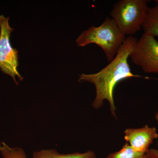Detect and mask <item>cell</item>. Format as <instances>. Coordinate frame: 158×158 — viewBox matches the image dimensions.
I'll use <instances>...</instances> for the list:
<instances>
[{"label":"cell","mask_w":158,"mask_h":158,"mask_svg":"<svg viewBox=\"0 0 158 158\" xmlns=\"http://www.w3.org/2000/svg\"><path fill=\"white\" fill-rule=\"evenodd\" d=\"M130 57L146 73H158V42L152 35L144 33L136 41Z\"/></svg>","instance_id":"obj_5"},{"label":"cell","mask_w":158,"mask_h":158,"mask_svg":"<svg viewBox=\"0 0 158 158\" xmlns=\"http://www.w3.org/2000/svg\"><path fill=\"white\" fill-rule=\"evenodd\" d=\"M156 118L158 123V112L156 114Z\"/></svg>","instance_id":"obj_12"},{"label":"cell","mask_w":158,"mask_h":158,"mask_svg":"<svg viewBox=\"0 0 158 158\" xmlns=\"http://www.w3.org/2000/svg\"><path fill=\"white\" fill-rule=\"evenodd\" d=\"M144 158H158V150L153 148L148 149Z\"/></svg>","instance_id":"obj_11"},{"label":"cell","mask_w":158,"mask_h":158,"mask_svg":"<svg viewBox=\"0 0 158 158\" xmlns=\"http://www.w3.org/2000/svg\"><path fill=\"white\" fill-rule=\"evenodd\" d=\"M145 153L137 151L127 143L120 150L109 154L107 158H144Z\"/></svg>","instance_id":"obj_9"},{"label":"cell","mask_w":158,"mask_h":158,"mask_svg":"<svg viewBox=\"0 0 158 158\" xmlns=\"http://www.w3.org/2000/svg\"><path fill=\"white\" fill-rule=\"evenodd\" d=\"M146 0H120L115 3L110 12L112 19L124 35L140 31L150 8Z\"/></svg>","instance_id":"obj_3"},{"label":"cell","mask_w":158,"mask_h":158,"mask_svg":"<svg viewBox=\"0 0 158 158\" xmlns=\"http://www.w3.org/2000/svg\"><path fill=\"white\" fill-rule=\"evenodd\" d=\"M125 39V35L112 18L107 17L100 26H91L83 31L76 42L78 47H85L91 44L99 46L110 62L115 58Z\"/></svg>","instance_id":"obj_2"},{"label":"cell","mask_w":158,"mask_h":158,"mask_svg":"<svg viewBox=\"0 0 158 158\" xmlns=\"http://www.w3.org/2000/svg\"><path fill=\"white\" fill-rule=\"evenodd\" d=\"M32 158H96L94 152L89 150L84 153L61 154L56 150H42L33 154Z\"/></svg>","instance_id":"obj_7"},{"label":"cell","mask_w":158,"mask_h":158,"mask_svg":"<svg viewBox=\"0 0 158 158\" xmlns=\"http://www.w3.org/2000/svg\"><path fill=\"white\" fill-rule=\"evenodd\" d=\"M9 17L0 15V69L3 73L11 76L18 85L16 77L20 81H22L23 78L18 70V51L12 47L10 42L11 34L14 29L9 25Z\"/></svg>","instance_id":"obj_4"},{"label":"cell","mask_w":158,"mask_h":158,"mask_svg":"<svg viewBox=\"0 0 158 158\" xmlns=\"http://www.w3.org/2000/svg\"><path fill=\"white\" fill-rule=\"evenodd\" d=\"M0 152L3 158H27L25 152L22 148L9 147L4 142L0 144Z\"/></svg>","instance_id":"obj_10"},{"label":"cell","mask_w":158,"mask_h":158,"mask_svg":"<svg viewBox=\"0 0 158 158\" xmlns=\"http://www.w3.org/2000/svg\"><path fill=\"white\" fill-rule=\"evenodd\" d=\"M157 5L150 8L148 14L142 27L144 33L158 37V0L155 1Z\"/></svg>","instance_id":"obj_8"},{"label":"cell","mask_w":158,"mask_h":158,"mask_svg":"<svg viewBox=\"0 0 158 158\" xmlns=\"http://www.w3.org/2000/svg\"><path fill=\"white\" fill-rule=\"evenodd\" d=\"M137 40L132 36L127 37L115 58L105 68L97 73H82L80 75L79 82H88L95 86L96 97L92 103V106L94 109L101 107L104 101L106 100L110 103L112 115L116 117V109L113 97L116 85L123 80L140 77L132 73L128 62V59Z\"/></svg>","instance_id":"obj_1"},{"label":"cell","mask_w":158,"mask_h":158,"mask_svg":"<svg viewBox=\"0 0 158 158\" xmlns=\"http://www.w3.org/2000/svg\"><path fill=\"white\" fill-rule=\"evenodd\" d=\"M124 139L138 152L145 153L150 145L158 137L156 129L148 126L140 128H128L124 131Z\"/></svg>","instance_id":"obj_6"}]
</instances>
